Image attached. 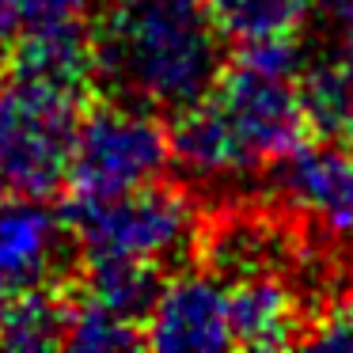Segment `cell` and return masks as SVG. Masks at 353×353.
Segmentation results:
<instances>
[{"label":"cell","instance_id":"18","mask_svg":"<svg viewBox=\"0 0 353 353\" xmlns=\"http://www.w3.org/2000/svg\"><path fill=\"white\" fill-rule=\"evenodd\" d=\"M4 65H8V57H4V31H0V80H4Z\"/></svg>","mask_w":353,"mask_h":353},{"label":"cell","instance_id":"3","mask_svg":"<svg viewBox=\"0 0 353 353\" xmlns=\"http://www.w3.org/2000/svg\"><path fill=\"white\" fill-rule=\"evenodd\" d=\"M72 247L80 262H130L163 270L198 243V213L183 190L163 183L103 201H72Z\"/></svg>","mask_w":353,"mask_h":353},{"label":"cell","instance_id":"21","mask_svg":"<svg viewBox=\"0 0 353 353\" xmlns=\"http://www.w3.org/2000/svg\"><path fill=\"white\" fill-rule=\"evenodd\" d=\"M350 277H353V259H350Z\"/></svg>","mask_w":353,"mask_h":353},{"label":"cell","instance_id":"7","mask_svg":"<svg viewBox=\"0 0 353 353\" xmlns=\"http://www.w3.org/2000/svg\"><path fill=\"white\" fill-rule=\"evenodd\" d=\"M72 247L69 216L54 213L46 198H0V300L46 289Z\"/></svg>","mask_w":353,"mask_h":353},{"label":"cell","instance_id":"14","mask_svg":"<svg viewBox=\"0 0 353 353\" xmlns=\"http://www.w3.org/2000/svg\"><path fill=\"white\" fill-rule=\"evenodd\" d=\"M65 345L69 350H84V353L137 350V345H145V327L137 319H130V315L84 296L77 307H69Z\"/></svg>","mask_w":353,"mask_h":353},{"label":"cell","instance_id":"2","mask_svg":"<svg viewBox=\"0 0 353 353\" xmlns=\"http://www.w3.org/2000/svg\"><path fill=\"white\" fill-rule=\"evenodd\" d=\"M95 77L118 99L186 110L224 69V34L201 0H107L92 19Z\"/></svg>","mask_w":353,"mask_h":353},{"label":"cell","instance_id":"9","mask_svg":"<svg viewBox=\"0 0 353 353\" xmlns=\"http://www.w3.org/2000/svg\"><path fill=\"white\" fill-rule=\"evenodd\" d=\"M228 312L232 338L243 350H285L304 338L300 296L274 266L228 277Z\"/></svg>","mask_w":353,"mask_h":353},{"label":"cell","instance_id":"10","mask_svg":"<svg viewBox=\"0 0 353 353\" xmlns=\"http://www.w3.org/2000/svg\"><path fill=\"white\" fill-rule=\"evenodd\" d=\"M307 130L323 137H345L353 125V65L330 50V57L304 61L296 77Z\"/></svg>","mask_w":353,"mask_h":353},{"label":"cell","instance_id":"8","mask_svg":"<svg viewBox=\"0 0 353 353\" xmlns=\"http://www.w3.org/2000/svg\"><path fill=\"white\" fill-rule=\"evenodd\" d=\"M277 190L330 236H353V148L296 145L277 163Z\"/></svg>","mask_w":353,"mask_h":353},{"label":"cell","instance_id":"16","mask_svg":"<svg viewBox=\"0 0 353 353\" xmlns=\"http://www.w3.org/2000/svg\"><path fill=\"white\" fill-rule=\"evenodd\" d=\"M323 27L338 57L353 65V0H327L323 4Z\"/></svg>","mask_w":353,"mask_h":353},{"label":"cell","instance_id":"19","mask_svg":"<svg viewBox=\"0 0 353 353\" xmlns=\"http://www.w3.org/2000/svg\"><path fill=\"white\" fill-rule=\"evenodd\" d=\"M4 190H8V183H4V175H0V198H4Z\"/></svg>","mask_w":353,"mask_h":353},{"label":"cell","instance_id":"4","mask_svg":"<svg viewBox=\"0 0 353 353\" xmlns=\"http://www.w3.org/2000/svg\"><path fill=\"white\" fill-rule=\"evenodd\" d=\"M80 99L23 72L0 80V175L8 190L50 198L69 183Z\"/></svg>","mask_w":353,"mask_h":353},{"label":"cell","instance_id":"11","mask_svg":"<svg viewBox=\"0 0 353 353\" xmlns=\"http://www.w3.org/2000/svg\"><path fill=\"white\" fill-rule=\"evenodd\" d=\"M209 16L224 42L259 46V42L296 39L307 23V0H205Z\"/></svg>","mask_w":353,"mask_h":353},{"label":"cell","instance_id":"6","mask_svg":"<svg viewBox=\"0 0 353 353\" xmlns=\"http://www.w3.org/2000/svg\"><path fill=\"white\" fill-rule=\"evenodd\" d=\"M145 345L163 353H213L232 350L228 277L213 270H186L160 281L145 315Z\"/></svg>","mask_w":353,"mask_h":353},{"label":"cell","instance_id":"15","mask_svg":"<svg viewBox=\"0 0 353 353\" xmlns=\"http://www.w3.org/2000/svg\"><path fill=\"white\" fill-rule=\"evenodd\" d=\"M99 12V0H0V31L4 39H31L54 31H84Z\"/></svg>","mask_w":353,"mask_h":353},{"label":"cell","instance_id":"5","mask_svg":"<svg viewBox=\"0 0 353 353\" xmlns=\"http://www.w3.org/2000/svg\"><path fill=\"white\" fill-rule=\"evenodd\" d=\"M171 163V133L156 110L130 99H110L80 114L69 163L72 201H103L133 194L163 179Z\"/></svg>","mask_w":353,"mask_h":353},{"label":"cell","instance_id":"17","mask_svg":"<svg viewBox=\"0 0 353 353\" xmlns=\"http://www.w3.org/2000/svg\"><path fill=\"white\" fill-rule=\"evenodd\" d=\"M307 342L327 345V350H350L353 353V304L338 307V312L323 315L319 327L307 334Z\"/></svg>","mask_w":353,"mask_h":353},{"label":"cell","instance_id":"13","mask_svg":"<svg viewBox=\"0 0 353 353\" xmlns=\"http://www.w3.org/2000/svg\"><path fill=\"white\" fill-rule=\"evenodd\" d=\"M160 292V270L130 262H92L84 266V296L130 315L145 327V315Z\"/></svg>","mask_w":353,"mask_h":353},{"label":"cell","instance_id":"1","mask_svg":"<svg viewBox=\"0 0 353 353\" xmlns=\"http://www.w3.org/2000/svg\"><path fill=\"white\" fill-rule=\"evenodd\" d=\"M304 61L296 39L239 46L236 65H224L216 84L175 114L171 163L213 190H232L277 168L307 133L296 92Z\"/></svg>","mask_w":353,"mask_h":353},{"label":"cell","instance_id":"12","mask_svg":"<svg viewBox=\"0 0 353 353\" xmlns=\"http://www.w3.org/2000/svg\"><path fill=\"white\" fill-rule=\"evenodd\" d=\"M69 307L50 289L0 300V350H54L65 345Z\"/></svg>","mask_w":353,"mask_h":353},{"label":"cell","instance_id":"20","mask_svg":"<svg viewBox=\"0 0 353 353\" xmlns=\"http://www.w3.org/2000/svg\"><path fill=\"white\" fill-rule=\"evenodd\" d=\"M345 137H350V148H353V125H350V133H345Z\"/></svg>","mask_w":353,"mask_h":353}]
</instances>
